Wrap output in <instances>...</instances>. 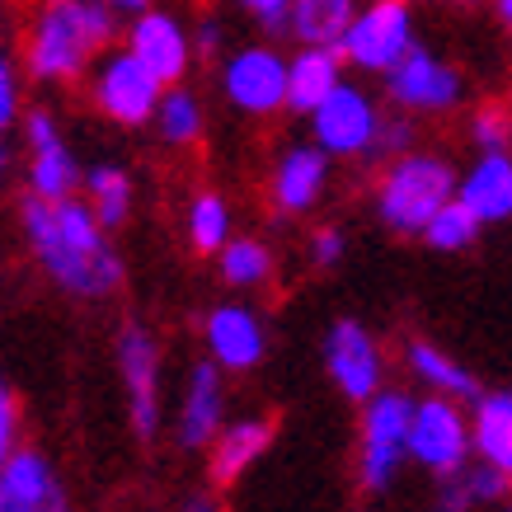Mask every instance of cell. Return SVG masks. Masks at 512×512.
Here are the masks:
<instances>
[{"instance_id":"23","label":"cell","mask_w":512,"mask_h":512,"mask_svg":"<svg viewBox=\"0 0 512 512\" xmlns=\"http://www.w3.org/2000/svg\"><path fill=\"white\" fill-rule=\"evenodd\" d=\"M456 198L466 202L484 226L512 221V151H489V156L475 160V165L461 174Z\"/></svg>"},{"instance_id":"42","label":"cell","mask_w":512,"mask_h":512,"mask_svg":"<svg viewBox=\"0 0 512 512\" xmlns=\"http://www.w3.org/2000/svg\"><path fill=\"white\" fill-rule=\"evenodd\" d=\"M489 512H512V494L503 498V503H498V508H489Z\"/></svg>"},{"instance_id":"15","label":"cell","mask_w":512,"mask_h":512,"mask_svg":"<svg viewBox=\"0 0 512 512\" xmlns=\"http://www.w3.org/2000/svg\"><path fill=\"white\" fill-rule=\"evenodd\" d=\"M226 423H231V414H226V372L217 362L198 357L184 376L179 404H174V442L184 451H207Z\"/></svg>"},{"instance_id":"6","label":"cell","mask_w":512,"mask_h":512,"mask_svg":"<svg viewBox=\"0 0 512 512\" xmlns=\"http://www.w3.org/2000/svg\"><path fill=\"white\" fill-rule=\"evenodd\" d=\"M118 381H123L127 428L137 442H156L165 433V353L160 339L141 320L118 329Z\"/></svg>"},{"instance_id":"10","label":"cell","mask_w":512,"mask_h":512,"mask_svg":"<svg viewBox=\"0 0 512 512\" xmlns=\"http://www.w3.org/2000/svg\"><path fill=\"white\" fill-rule=\"evenodd\" d=\"M381 118L386 113L376 109V99L362 85L343 80L339 90L329 94L325 104L311 113V141L325 151L329 160H357V156H372V141L381 132Z\"/></svg>"},{"instance_id":"39","label":"cell","mask_w":512,"mask_h":512,"mask_svg":"<svg viewBox=\"0 0 512 512\" xmlns=\"http://www.w3.org/2000/svg\"><path fill=\"white\" fill-rule=\"evenodd\" d=\"M104 5H109L118 19H137V15H146V10H151V0H104Z\"/></svg>"},{"instance_id":"19","label":"cell","mask_w":512,"mask_h":512,"mask_svg":"<svg viewBox=\"0 0 512 512\" xmlns=\"http://www.w3.org/2000/svg\"><path fill=\"white\" fill-rule=\"evenodd\" d=\"M273 433L278 423L268 414H240L217 433V442L207 447V475H212V489H231L235 480H245L249 470L259 466L273 447Z\"/></svg>"},{"instance_id":"35","label":"cell","mask_w":512,"mask_h":512,"mask_svg":"<svg viewBox=\"0 0 512 512\" xmlns=\"http://www.w3.org/2000/svg\"><path fill=\"white\" fill-rule=\"evenodd\" d=\"M343 254H348V235L339 226H315L311 235V264L315 268H339Z\"/></svg>"},{"instance_id":"34","label":"cell","mask_w":512,"mask_h":512,"mask_svg":"<svg viewBox=\"0 0 512 512\" xmlns=\"http://www.w3.org/2000/svg\"><path fill=\"white\" fill-rule=\"evenodd\" d=\"M19 109H24V90H19V66L15 57L0 52V132H10L19 123Z\"/></svg>"},{"instance_id":"26","label":"cell","mask_w":512,"mask_h":512,"mask_svg":"<svg viewBox=\"0 0 512 512\" xmlns=\"http://www.w3.org/2000/svg\"><path fill=\"white\" fill-rule=\"evenodd\" d=\"M80 188H85L80 198L94 207V217H99V226H104V231L127 226V217H132V202H137V188H132V174H127L123 165H90Z\"/></svg>"},{"instance_id":"8","label":"cell","mask_w":512,"mask_h":512,"mask_svg":"<svg viewBox=\"0 0 512 512\" xmlns=\"http://www.w3.org/2000/svg\"><path fill=\"white\" fill-rule=\"evenodd\" d=\"M90 99L109 123L146 127V123H156L165 85H160L127 47H118V52H104V57L90 66Z\"/></svg>"},{"instance_id":"27","label":"cell","mask_w":512,"mask_h":512,"mask_svg":"<svg viewBox=\"0 0 512 512\" xmlns=\"http://www.w3.org/2000/svg\"><path fill=\"white\" fill-rule=\"evenodd\" d=\"M273 268H278V259H273V249L259 235H235L231 245L217 254V273L231 292H259V287H268Z\"/></svg>"},{"instance_id":"2","label":"cell","mask_w":512,"mask_h":512,"mask_svg":"<svg viewBox=\"0 0 512 512\" xmlns=\"http://www.w3.org/2000/svg\"><path fill=\"white\" fill-rule=\"evenodd\" d=\"M118 15L104 0H43L29 24L24 66L38 85H71L109 47Z\"/></svg>"},{"instance_id":"7","label":"cell","mask_w":512,"mask_h":512,"mask_svg":"<svg viewBox=\"0 0 512 512\" xmlns=\"http://www.w3.org/2000/svg\"><path fill=\"white\" fill-rule=\"evenodd\" d=\"M414 47H419V38H414L409 0H372V5L357 10L353 29L339 43V52L343 62L353 71H362V76H390Z\"/></svg>"},{"instance_id":"33","label":"cell","mask_w":512,"mask_h":512,"mask_svg":"<svg viewBox=\"0 0 512 512\" xmlns=\"http://www.w3.org/2000/svg\"><path fill=\"white\" fill-rule=\"evenodd\" d=\"M414 151V123H409V113H390V118H381V132H376V141H372V156L367 160H400V156H409Z\"/></svg>"},{"instance_id":"3","label":"cell","mask_w":512,"mask_h":512,"mask_svg":"<svg viewBox=\"0 0 512 512\" xmlns=\"http://www.w3.org/2000/svg\"><path fill=\"white\" fill-rule=\"evenodd\" d=\"M409 414H414V395L395 386L357 409L353 480L362 498L395 494L400 475L409 470Z\"/></svg>"},{"instance_id":"25","label":"cell","mask_w":512,"mask_h":512,"mask_svg":"<svg viewBox=\"0 0 512 512\" xmlns=\"http://www.w3.org/2000/svg\"><path fill=\"white\" fill-rule=\"evenodd\" d=\"M357 19V0H292L287 29L301 47H339Z\"/></svg>"},{"instance_id":"1","label":"cell","mask_w":512,"mask_h":512,"mask_svg":"<svg viewBox=\"0 0 512 512\" xmlns=\"http://www.w3.org/2000/svg\"><path fill=\"white\" fill-rule=\"evenodd\" d=\"M19 226L33 264L43 268L52 287H62L76 301H104L123 287V254L113 249V231L99 226L94 207L85 198H24L19 202Z\"/></svg>"},{"instance_id":"13","label":"cell","mask_w":512,"mask_h":512,"mask_svg":"<svg viewBox=\"0 0 512 512\" xmlns=\"http://www.w3.org/2000/svg\"><path fill=\"white\" fill-rule=\"evenodd\" d=\"M386 94L390 104L404 113H451L466 99V76L419 43L386 76Z\"/></svg>"},{"instance_id":"37","label":"cell","mask_w":512,"mask_h":512,"mask_svg":"<svg viewBox=\"0 0 512 512\" xmlns=\"http://www.w3.org/2000/svg\"><path fill=\"white\" fill-rule=\"evenodd\" d=\"M221 43H226V24H221V19H202L198 29H193V52H198V57L221 52Z\"/></svg>"},{"instance_id":"41","label":"cell","mask_w":512,"mask_h":512,"mask_svg":"<svg viewBox=\"0 0 512 512\" xmlns=\"http://www.w3.org/2000/svg\"><path fill=\"white\" fill-rule=\"evenodd\" d=\"M498 19H503V24L512 29V0H498Z\"/></svg>"},{"instance_id":"30","label":"cell","mask_w":512,"mask_h":512,"mask_svg":"<svg viewBox=\"0 0 512 512\" xmlns=\"http://www.w3.org/2000/svg\"><path fill=\"white\" fill-rule=\"evenodd\" d=\"M480 231H484V221L456 198V202H447V207L433 217V226L423 231V245L437 249V254H461V249H470L480 240Z\"/></svg>"},{"instance_id":"16","label":"cell","mask_w":512,"mask_h":512,"mask_svg":"<svg viewBox=\"0 0 512 512\" xmlns=\"http://www.w3.org/2000/svg\"><path fill=\"white\" fill-rule=\"evenodd\" d=\"M0 512H76V498L57 461L24 442L0 470Z\"/></svg>"},{"instance_id":"12","label":"cell","mask_w":512,"mask_h":512,"mask_svg":"<svg viewBox=\"0 0 512 512\" xmlns=\"http://www.w3.org/2000/svg\"><path fill=\"white\" fill-rule=\"evenodd\" d=\"M221 94L231 109L249 118H273L287 109V57L268 43H249L226 57L221 66Z\"/></svg>"},{"instance_id":"24","label":"cell","mask_w":512,"mask_h":512,"mask_svg":"<svg viewBox=\"0 0 512 512\" xmlns=\"http://www.w3.org/2000/svg\"><path fill=\"white\" fill-rule=\"evenodd\" d=\"M512 489L498 480L489 466H466L461 475H451V480H437L433 494H428V512H489L498 508Z\"/></svg>"},{"instance_id":"29","label":"cell","mask_w":512,"mask_h":512,"mask_svg":"<svg viewBox=\"0 0 512 512\" xmlns=\"http://www.w3.org/2000/svg\"><path fill=\"white\" fill-rule=\"evenodd\" d=\"M202 123H207V113H202V99L184 85H170L165 99H160V113H156V127L160 137L170 141V146H193L202 137Z\"/></svg>"},{"instance_id":"40","label":"cell","mask_w":512,"mask_h":512,"mask_svg":"<svg viewBox=\"0 0 512 512\" xmlns=\"http://www.w3.org/2000/svg\"><path fill=\"white\" fill-rule=\"evenodd\" d=\"M5 174H10V146H5V132H0V184H5Z\"/></svg>"},{"instance_id":"36","label":"cell","mask_w":512,"mask_h":512,"mask_svg":"<svg viewBox=\"0 0 512 512\" xmlns=\"http://www.w3.org/2000/svg\"><path fill=\"white\" fill-rule=\"evenodd\" d=\"M235 5H245L268 33H287V5L292 0H235Z\"/></svg>"},{"instance_id":"21","label":"cell","mask_w":512,"mask_h":512,"mask_svg":"<svg viewBox=\"0 0 512 512\" xmlns=\"http://www.w3.org/2000/svg\"><path fill=\"white\" fill-rule=\"evenodd\" d=\"M343 52L339 47H296L287 57V109L311 118L329 94L343 85Z\"/></svg>"},{"instance_id":"22","label":"cell","mask_w":512,"mask_h":512,"mask_svg":"<svg viewBox=\"0 0 512 512\" xmlns=\"http://www.w3.org/2000/svg\"><path fill=\"white\" fill-rule=\"evenodd\" d=\"M470 433H475V461L512 489V386L484 390L470 404Z\"/></svg>"},{"instance_id":"9","label":"cell","mask_w":512,"mask_h":512,"mask_svg":"<svg viewBox=\"0 0 512 512\" xmlns=\"http://www.w3.org/2000/svg\"><path fill=\"white\" fill-rule=\"evenodd\" d=\"M320 357H325V376L334 381V390L357 409L386 390V348L362 320H348V315L334 320L325 329Z\"/></svg>"},{"instance_id":"31","label":"cell","mask_w":512,"mask_h":512,"mask_svg":"<svg viewBox=\"0 0 512 512\" xmlns=\"http://www.w3.org/2000/svg\"><path fill=\"white\" fill-rule=\"evenodd\" d=\"M470 141H475V151L489 156V151H512V113L508 109H480L470 118Z\"/></svg>"},{"instance_id":"17","label":"cell","mask_w":512,"mask_h":512,"mask_svg":"<svg viewBox=\"0 0 512 512\" xmlns=\"http://www.w3.org/2000/svg\"><path fill=\"white\" fill-rule=\"evenodd\" d=\"M127 52L137 57L151 76L170 90L179 80L188 76V66H193V33L184 29V19L170 15V10H146L127 24Z\"/></svg>"},{"instance_id":"4","label":"cell","mask_w":512,"mask_h":512,"mask_svg":"<svg viewBox=\"0 0 512 512\" xmlns=\"http://www.w3.org/2000/svg\"><path fill=\"white\" fill-rule=\"evenodd\" d=\"M461 174L451 170L447 156L433 151H409V156L390 160L376 184V217L395 235H423L433 226V217L456 202Z\"/></svg>"},{"instance_id":"5","label":"cell","mask_w":512,"mask_h":512,"mask_svg":"<svg viewBox=\"0 0 512 512\" xmlns=\"http://www.w3.org/2000/svg\"><path fill=\"white\" fill-rule=\"evenodd\" d=\"M409 466L428 480H451L475 466V433H470V404L442 395H414L409 414Z\"/></svg>"},{"instance_id":"43","label":"cell","mask_w":512,"mask_h":512,"mask_svg":"<svg viewBox=\"0 0 512 512\" xmlns=\"http://www.w3.org/2000/svg\"><path fill=\"white\" fill-rule=\"evenodd\" d=\"M0 15H5V0H0Z\"/></svg>"},{"instance_id":"38","label":"cell","mask_w":512,"mask_h":512,"mask_svg":"<svg viewBox=\"0 0 512 512\" xmlns=\"http://www.w3.org/2000/svg\"><path fill=\"white\" fill-rule=\"evenodd\" d=\"M174 512H226V503H221V489H188L179 503H174Z\"/></svg>"},{"instance_id":"32","label":"cell","mask_w":512,"mask_h":512,"mask_svg":"<svg viewBox=\"0 0 512 512\" xmlns=\"http://www.w3.org/2000/svg\"><path fill=\"white\" fill-rule=\"evenodd\" d=\"M19 447H24V409H19L15 386L0 376V470L15 461Z\"/></svg>"},{"instance_id":"28","label":"cell","mask_w":512,"mask_h":512,"mask_svg":"<svg viewBox=\"0 0 512 512\" xmlns=\"http://www.w3.org/2000/svg\"><path fill=\"white\" fill-rule=\"evenodd\" d=\"M184 231H188V245H193V254H207V259H217L221 249L235 240L231 202L221 198V193H212V188H202L198 198L188 202Z\"/></svg>"},{"instance_id":"20","label":"cell","mask_w":512,"mask_h":512,"mask_svg":"<svg viewBox=\"0 0 512 512\" xmlns=\"http://www.w3.org/2000/svg\"><path fill=\"white\" fill-rule=\"evenodd\" d=\"M404 372L414 376V386H419L423 395H442V400H461V404H475L484 395L480 376L433 339H409L404 343Z\"/></svg>"},{"instance_id":"14","label":"cell","mask_w":512,"mask_h":512,"mask_svg":"<svg viewBox=\"0 0 512 512\" xmlns=\"http://www.w3.org/2000/svg\"><path fill=\"white\" fill-rule=\"evenodd\" d=\"M24 146H29V193L47 202L76 198V188L85 184V170L76 165V151L66 146L62 123L52 118V109H29L24 113Z\"/></svg>"},{"instance_id":"18","label":"cell","mask_w":512,"mask_h":512,"mask_svg":"<svg viewBox=\"0 0 512 512\" xmlns=\"http://www.w3.org/2000/svg\"><path fill=\"white\" fill-rule=\"evenodd\" d=\"M329 188V156L315 141H292L268 174V198L282 217H306Z\"/></svg>"},{"instance_id":"11","label":"cell","mask_w":512,"mask_h":512,"mask_svg":"<svg viewBox=\"0 0 512 512\" xmlns=\"http://www.w3.org/2000/svg\"><path fill=\"white\" fill-rule=\"evenodd\" d=\"M202 353L226 376H249L268 357V325L249 301H217L202 315Z\"/></svg>"}]
</instances>
